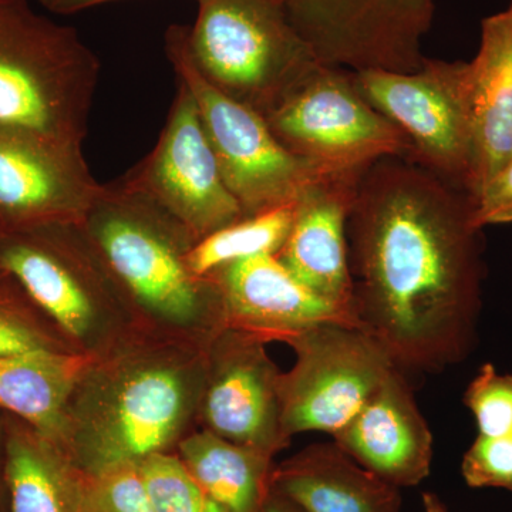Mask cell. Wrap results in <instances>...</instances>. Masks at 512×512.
Masks as SVG:
<instances>
[{"label": "cell", "mask_w": 512, "mask_h": 512, "mask_svg": "<svg viewBox=\"0 0 512 512\" xmlns=\"http://www.w3.org/2000/svg\"><path fill=\"white\" fill-rule=\"evenodd\" d=\"M467 192L387 157L357 184L348 220L353 316L402 369L436 372L468 355L483 249Z\"/></svg>", "instance_id": "6da1fadb"}, {"label": "cell", "mask_w": 512, "mask_h": 512, "mask_svg": "<svg viewBox=\"0 0 512 512\" xmlns=\"http://www.w3.org/2000/svg\"><path fill=\"white\" fill-rule=\"evenodd\" d=\"M100 69L76 29L0 0V127L82 148Z\"/></svg>", "instance_id": "7a4b0ae2"}, {"label": "cell", "mask_w": 512, "mask_h": 512, "mask_svg": "<svg viewBox=\"0 0 512 512\" xmlns=\"http://www.w3.org/2000/svg\"><path fill=\"white\" fill-rule=\"evenodd\" d=\"M194 25L168 28L218 92L268 116L325 66L284 0H197Z\"/></svg>", "instance_id": "3957f363"}, {"label": "cell", "mask_w": 512, "mask_h": 512, "mask_svg": "<svg viewBox=\"0 0 512 512\" xmlns=\"http://www.w3.org/2000/svg\"><path fill=\"white\" fill-rule=\"evenodd\" d=\"M82 224L134 298L167 318L197 315L208 278L188 268L198 239L173 215L121 180L101 185Z\"/></svg>", "instance_id": "277c9868"}, {"label": "cell", "mask_w": 512, "mask_h": 512, "mask_svg": "<svg viewBox=\"0 0 512 512\" xmlns=\"http://www.w3.org/2000/svg\"><path fill=\"white\" fill-rule=\"evenodd\" d=\"M363 99L394 124L412 147V163L470 195L474 137L470 67L424 60L414 73H353Z\"/></svg>", "instance_id": "5b68a950"}, {"label": "cell", "mask_w": 512, "mask_h": 512, "mask_svg": "<svg viewBox=\"0 0 512 512\" xmlns=\"http://www.w3.org/2000/svg\"><path fill=\"white\" fill-rule=\"evenodd\" d=\"M265 120L289 153L325 174L365 173L382 158L412 156L409 140L363 99L349 70L320 67Z\"/></svg>", "instance_id": "8992f818"}, {"label": "cell", "mask_w": 512, "mask_h": 512, "mask_svg": "<svg viewBox=\"0 0 512 512\" xmlns=\"http://www.w3.org/2000/svg\"><path fill=\"white\" fill-rule=\"evenodd\" d=\"M165 50L177 79L194 97L224 183L244 218L293 204L308 185L330 175L289 153L261 114L211 86L170 32Z\"/></svg>", "instance_id": "52a82bcc"}, {"label": "cell", "mask_w": 512, "mask_h": 512, "mask_svg": "<svg viewBox=\"0 0 512 512\" xmlns=\"http://www.w3.org/2000/svg\"><path fill=\"white\" fill-rule=\"evenodd\" d=\"M286 340L298 353L291 375L281 377L288 437L305 431L335 436L397 367L376 339L355 326L325 323Z\"/></svg>", "instance_id": "ba28073f"}, {"label": "cell", "mask_w": 512, "mask_h": 512, "mask_svg": "<svg viewBox=\"0 0 512 512\" xmlns=\"http://www.w3.org/2000/svg\"><path fill=\"white\" fill-rule=\"evenodd\" d=\"M299 35L325 66L349 72L414 73L434 0H285Z\"/></svg>", "instance_id": "9c48e42d"}, {"label": "cell", "mask_w": 512, "mask_h": 512, "mask_svg": "<svg viewBox=\"0 0 512 512\" xmlns=\"http://www.w3.org/2000/svg\"><path fill=\"white\" fill-rule=\"evenodd\" d=\"M123 181L197 239L244 218L224 183L194 97L180 80L156 147Z\"/></svg>", "instance_id": "30bf717a"}, {"label": "cell", "mask_w": 512, "mask_h": 512, "mask_svg": "<svg viewBox=\"0 0 512 512\" xmlns=\"http://www.w3.org/2000/svg\"><path fill=\"white\" fill-rule=\"evenodd\" d=\"M80 147L0 127V227L83 222L101 190Z\"/></svg>", "instance_id": "8fae6325"}, {"label": "cell", "mask_w": 512, "mask_h": 512, "mask_svg": "<svg viewBox=\"0 0 512 512\" xmlns=\"http://www.w3.org/2000/svg\"><path fill=\"white\" fill-rule=\"evenodd\" d=\"M363 174H330L308 185L295 201L291 231L276 254L299 281L353 320L348 220Z\"/></svg>", "instance_id": "7c38bea8"}, {"label": "cell", "mask_w": 512, "mask_h": 512, "mask_svg": "<svg viewBox=\"0 0 512 512\" xmlns=\"http://www.w3.org/2000/svg\"><path fill=\"white\" fill-rule=\"evenodd\" d=\"M333 439L357 464L394 487H413L429 477L433 436L399 367Z\"/></svg>", "instance_id": "4fadbf2b"}, {"label": "cell", "mask_w": 512, "mask_h": 512, "mask_svg": "<svg viewBox=\"0 0 512 512\" xmlns=\"http://www.w3.org/2000/svg\"><path fill=\"white\" fill-rule=\"evenodd\" d=\"M225 313L261 332L296 335L325 323L355 326L345 309L299 281L276 255H255L215 272Z\"/></svg>", "instance_id": "5bb4252c"}, {"label": "cell", "mask_w": 512, "mask_h": 512, "mask_svg": "<svg viewBox=\"0 0 512 512\" xmlns=\"http://www.w3.org/2000/svg\"><path fill=\"white\" fill-rule=\"evenodd\" d=\"M470 67L474 163L470 198L512 160V2L481 23Z\"/></svg>", "instance_id": "9a60e30c"}, {"label": "cell", "mask_w": 512, "mask_h": 512, "mask_svg": "<svg viewBox=\"0 0 512 512\" xmlns=\"http://www.w3.org/2000/svg\"><path fill=\"white\" fill-rule=\"evenodd\" d=\"M183 406V386L168 370H146L131 377L86 457L87 473L137 464L160 453L177 429Z\"/></svg>", "instance_id": "2e32d148"}, {"label": "cell", "mask_w": 512, "mask_h": 512, "mask_svg": "<svg viewBox=\"0 0 512 512\" xmlns=\"http://www.w3.org/2000/svg\"><path fill=\"white\" fill-rule=\"evenodd\" d=\"M212 433L241 446L272 454L288 434L282 423L281 377L255 348L235 350L205 403Z\"/></svg>", "instance_id": "e0dca14e"}, {"label": "cell", "mask_w": 512, "mask_h": 512, "mask_svg": "<svg viewBox=\"0 0 512 512\" xmlns=\"http://www.w3.org/2000/svg\"><path fill=\"white\" fill-rule=\"evenodd\" d=\"M272 488L305 512H400V488L335 443L315 444L272 473Z\"/></svg>", "instance_id": "ac0fdd59"}, {"label": "cell", "mask_w": 512, "mask_h": 512, "mask_svg": "<svg viewBox=\"0 0 512 512\" xmlns=\"http://www.w3.org/2000/svg\"><path fill=\"white\" fill-rule=\"evenodd\" d=\"M6 423L5 480L9 512H83V480L53 440L25 421Z\"/></svg>", "instance_id": "d6986e66"}, {"label": "cell", "mask_w": 512, "mask_h": 512, "mask_svg": "<svg viewBox=\"0 0 512 512\" xmlns=\"http://www.w3.org/2000/svg\"><path fill=\"white\" fill-rule=\"evenodd\" d=\"M79 359L55 349L0 356V410L56 440Z\"/></svg>", "instance_id": "ffe728a7"}, {"label": "cell", "mask_w": 512, "mask_h": 512, "mask_svg": "<svg viewBox=\"0 0 512 512\" xmlns=\"http://www.w3.org/2000/svg\"><path fill=\"white\" fill-rule=\"evenodd\" d=\"M184 466L212 500L228 512H262L272 490L271 454L241 446L214 433L181 444Z\"/></svg>", "instance_id": "44dd1931"}, {"label": "cell", "mask_w": 512, "mask_h": 512, "mask_svg": "<svg viewBox=\"0 0 512 512\" xmlns=\"http://www.w3.org/2000/svg\"><path fill=\"white\" fill-rule=\"evenodd\" d=\"M295 202L241 218L198 239L187 254V265L198 278H208L221 268L255 255H276L291 231Z\"/></svg>", "instance_id": "7402d4cb"}, {"label": "cell", "mask_w": 512, "mask_h": 512, "mask_svg": "<svg viewBox=\"0 0 512 512\" xmlns=\"http://www.w3.org/2000/svg\"><path fill=\"white\" fill-rule=\"evenodd\" d=\"M137 464L157 512H228L202 490L181 458L158 453Z\"/></svg>", "instance_id": "603a6c76"}, {"label": "cell", "mask_w": 512, "mask_h": 512, "mask_svg": "<svg viewBox=\"0 0 512 512\" xmlns=\"http://www.w3.org/2000/svg\"><path fill=\"white\" fill-rule=\"evenodd\" d=\"M83 512H157L138 464H121L87 474L82 487Z\"/></svg>", "instance_id": "cb8c5ba5"}, {"label": "cell", "mask_w": 512, "mask_h": 512, "mask_svg": "<svg viewBox=\"0 0 512 512\" xmlns=\"http://www.w3.org/2000/svg\"><path fill=\"white\" fill-rule=\"evenodd\" d=\"M464 403L476 419L478 434H512V375H501L485 363L468 384Z\"/></svg>", "instance_id": "d4e9b609"}, {"label": "cell", "mask_w": 512, "mask_h": 512, "mask_svg": "<svg viewBox=\"0 0 512 512\" xmlns=\"http://www.w3.org/2000/svg\"><path fill=\"white\" fill-rule=\"evenodd\" d=\"M30 303L10 276L0 279V356L53 349L49 340L30 322Z\"/></svg>", "instance_id": "484cf974"}, {"label": "cell", "mask_w": 512, "mask_h": 512, "mask_svg": "<svg viewBox=\"0 0 512 512\" xmlns=\"http://www.w3.org/2000/svg\"><path fill=\"white\" fill-rule=\"evenodd\" d=\"M461 474L468 487L504 488L512 493V434H478L464 454Z\"/></svg>", "instance_id": "4316f807"}, {"label": "cell", "mask_w": 512, "mask_h": 512, "mask_svg": "<svg viewBox=\"0 0 512 512\" xmlns=\"http://www.w3.org/2000/svg\"><path fill=\"white\" fill-rule=\"evenodd\" d=\"M473 201V220L478 228L512 222V160L483 185Z\"/></svg>", "instance_id": "83f0119b"}, {"label": "cell", "mask_w": 512, "mask_h": 512, "mask_svg": "<svg viewBox=\"0 0 512 512\" xmlns=\"http://www.w3.org/2000/svg\"><path fill=\"white\" fill-rule=\"evenodd\" d=\"M36 2L56 15H73V13L83 12L114 0H36Z\"/></svg>", "instance_id": "f1b7e54d"}, {"label": "cell", "mask_w": 512, "mask_h": 512, "mask_svg": "<svg viewBox=\"0 0 512 512\" xmlns=\"http://www.w3.org/2000/svg\"><path fill=\"white\" fill-rule=\"evenodd\" d=\"M6 424L0 423V512H9L8 488L5 480Z\"/></svg>", "instance_id": "f546056e"}, {"label": "cell", "mask_w": 512, "mask_h": 512, "mask_svg": "<svg viewBox=\"0 0 512 512\" xmlns=\"http://www.w3.org/2000/svg\"><path fill=\"white\" fill-rule=\"evenodd\" d=\"M262 512H305L298 507L293 501L286 498L285 495L279 494L272 488L268 498H266L264 510Z\"/></svg>", "instance_id": "4dcf8cb0"}, {"label": "cell", "mask_w": 512, "mask_h": 512, "mask_svg": "<svg viewBox=\"0 0 512 512\" xmlns=\"http://www.w3.org/2000/svg\"><path fill=\"white\" fill-rule=\"evenodd\" d=\"M423 508L424 512H450L446 505L441 503L440 498L433 493L423 494Z\"/></svg>", "instance_id": "1f68e13d"}, {"label": "cell", "mask_w": 512, "mask_h": 512, "mask_svg": "<svg viewBox=\"0 0 512 512\" xmlns=\"http://www.w3.org/2000/svg\"><path fill=\"white\" fill-rule=\"evenodd\" d=\"M3 232L5 231L0 227V239H2ZM6 276L8 275H6L5 272L2 271V268H0V279L6 278Z\"/></svg>", "instance_id": "d6a6232c"}, {"label": "cell", "mask_w": 512, "mask_h": 512, "mask_svg": "<svg viewBox=\"0 0 512 512\" xmlns=\"http://www.w3.org/2000/svg\"><path fill=\"white\" fill-rule=\"evenodd\" d=\"M284 2H285V0H284Z\"/></svg>", "instance_id": "836d02e7"}]
</instances>
